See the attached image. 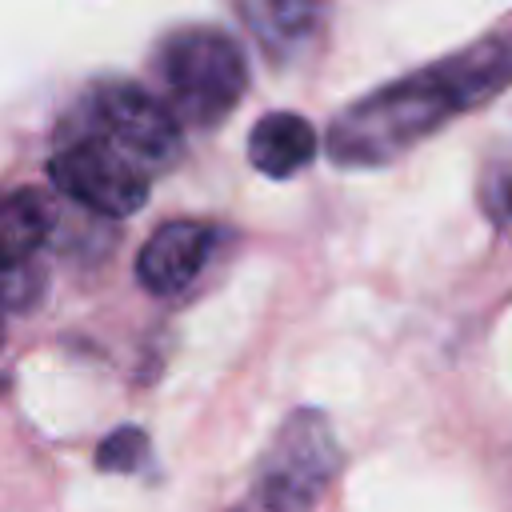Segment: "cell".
Wrapping results in <instances>:
<instances>
[{
  "label": "cell",
  "mask_w": 512,
  "mask_h": 512,
  "mask_svg": "<svg viewBox=\"0 0 512 512\" xmlns=\"http://www.w3.org/2000/svg\"><path fill=\"white\" fill-rule=\"evenodd\" d=\"M508 80H512V36H496L472 48L468 56L404 76L372 92L356 108L340 112L328 132V152L344 168L384 164Z\"/></svg>",
  "instance_id": "1"
},
{
  "label": "cell",
  "mask_w": 512,
  "mask_h": 512,
  "mask_svg": "<svg viewBox=\"0 0 512 512\" xmlns=\"http://www.w3.org/2000/svg\"><path fill=\"white\" fill-rule=\"evenodd\" d=\"M156 76L176 124L212 128L244 100L248 60L220 28H180L156 48Z\"/></svg>",
  "instance_id": "2"
},
{
  "label": "cell",
  "mask_w": 512,
  "mask_h": 512,
  "mask_svg": "<svg viewBox=\"0 0 512 512\" xmlns=\"http://www.w3.org/2000/svg\"><path fill=\"white\" fill-rule=\"evenodd\" d=\"M340 472V444L324 412L300 408L272 436L256 464L240 512H316L332 476Z\"/></svg>",
  "instance_id": "3"
},
{
  "label": "cell",
  "mask_w": 512,
  "mask_h": 512,
  "mask_svg": "<svg viewBox=\"0 0 512 512\" xmlns=\"http://www.w3.org/2000/svg\"><path fill=\"white\" fill-rule=\"evenodd\" d=\"M76 128L100 136L104 144H112L120 156H128L148 176L168 172L184 152L176 116L164 108V100H156L148 88H140L132 80L92 84L84 92Z\"/></svg>",
  "instance_id": "4"
},
{
  "label": "cell",
  "mask_w": 512,
  "mask_h": 512,
  "mask_svg": "<svg viewBox=\"0 0 512 512\" xmlns=\"http://www.w3.org/2000/svg\"><path fill=\"white\" fill-rule=\"evenodd\" d=\"M48 176L68 200L84 204L96 216L140 212L148 200V184H152L144 168H136L128 156H120L112 144H104L100 136L84 128H72L60 136L48 160Z\"/></svg>",
  "instance_id": "5"
},
{
  "label": "cell",
  "mask_w": 512,
  "mask_h": 512,
  "mask_svg": "<svg viewBox=\"0 0 512 512\" xmlns=\"http://www.w3.org/2000/svg\"><path fill=\"white\" fill-rule=\"evenodd\" d=\"M56 228L52 196L16 188L0 196V312H28L40 304L48 268L44 248Z\"/></svg>",
  "instance_id": "6"
},
{
  "label": "cell",
  "mask_w": 512,
  "mask_h": 512,
  "mask_svg": "<svg viewBox=\"0 0 512 512\" xmlns=\"http://www.w3.org/2000/svg\"><path fill=\"white\" fill-rule=\"evenodd\" d=\"M220 232L204 220H168L160 224L136 256V280L152 296H180L208 268Z\"/></svg>",
  "instance_id": "7"
},
{
  "label": "cell",
  "mask_w": 512,
  "mask_h": 512,
  "mask_svg": "<svg viewBox=\"0 0 512 512\" xmlns=\"http://www.w3.org/2000/svg\"><path fill=\"white\" fill-rule=\"evenodd\" d=\"M232 8L264 56L288 64L324 32L332 0H232Z\"/></svg>",
  "instance_id": "8"
},
{
  "label": "cell",
  "mask_w": 512,
  "mask_h": 512,
  "mask_svg": "<svg viewBox=\"0 0 512 512\" xmlns=\"http://www.w3.org/2000/svg\"><path fill=\"white\" fill-rule=\"evenodd\" d=\"M316 148H320L316 128L296 112H268L256 120V128L248 136L252 168L272 180H288V176L304 172L316 160Z\"/></svg>",
  "instance_id": "9"
},
{
  "label": "cell",
  "mask_w": 512,
  "mask_h": 512,
  "mask_svg": "<svg viewBox=\"0 0 512 512\" xmlns=\"http://www.w3.org/2000/svg\"><path fill=\"white\" fill-rule=\"evenodd\" d=\"M144 460H148V436L136 424L108 432L96 448V468H104V472H136Z\"/></svg>",
  "instance_id": "10"
},
{
  "label": "cell",
  "mask_w": 512,
  "mask_h": 512,
  "mask_svg": "<svg viewBox=\"0 0 512 512\" xmlns=\"http://www.w3.org/2000/svg\"><path fill=\"white\" fill-rule=\"evenodd\" d=\"M500 196H504V212L512 216V176L504 180V188H500Z\"/></svg>",
  "instance_id": "11"
},
{
  "label": "cell",
  "mask_w": 512,
  "mask_h": 512,
  "mask_svg": "<svg viewBox=\"0 0 512 512\" xmlns=\"http://www.w3.org/2000/svg\"><path fill=\"white\" fill-rule=\"evenodd\" d=\"M0 344H4V320H0Z\"/></svg>",
  "instance_id": "12"
},
{
  "label": "cell",
  "mask_w": 512,
  "mask_h": 512,
  "mask_svg": "<svg viewBox=\"0 0 512 512\" xmlns=\"http://www.w3.org/2000/svg\"><path fill=\"white\" fill-rule=\"evenodd\" d=\"M236 512H240V508H236Z\"/></svg>",
  "instance_id": "13"
}]
</instances>
